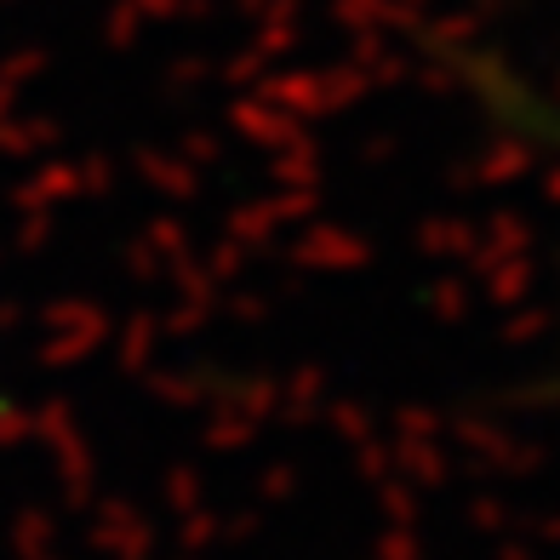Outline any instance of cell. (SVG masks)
Returning <instances> with one entry per match:
<instances>
[{"label": "cell", "mask_w": 560, "mask_h": 560, "mask_svg": "<svg viewBox=\"0 0 560 560\" xmlns=\"http://www.w3.org/2000/svg\"><path fill=\"white\" fill-rule=\"evenodd\" d=\"M464 81L480 92V104H487L503 126H515V132L560 149V104H555V97L532 92L521 74H503L492 63H464Z\"/></svg>", "instance_id": "obj_1"}]
</instances>
